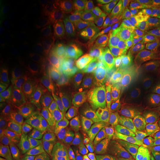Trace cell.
Segmentation results:
<instances>
[{
  "label": "cell",
  "instance_id": "obj_1",
  "mask_svg": "<svg viewBox=\"0 0 160 160\" xmlns=\"http://www.w3.org/2000/svg\"><path fill=\"white\" fill-rule=\"evenodd\" d=\"M133 69L137 93L147 97L159 93L160 61L157 52H148L133 60Z\"/></svg>",
  "mask_w": 160,
  "mask_h": 160
},
{
  "label": "cell",
  "instance_id": "obj_11",
  "mask_svg": "<svg viewBox=\"0 0 160 160\" xmlns=\"http://www.w3.org/2000/svg\"><path fill=\"white\" fill-rule=\"evenodd\" d=\"M86 122L90 129L97 133L110 131L109 119L105 109L101 106L93 108L88 113Z\"/></svg>",
  "mask_w": 160,
  "mask_h": 160
},
{
  "label": "cell",
  "instance_id": "obj_21",
  "mask_svg": "<svg viewBox=\"0 0 160 160\" xmlns=\"http://www.w3.org/2000/svg\"><path fill=\"white\" fill-rule=\"evenodd\" d=\"M158 53H159V61H160V48L158 50Z\"/></svg>",
  "mask_w": 160,
  "mask_h": 160
},
{
  "label": "cell",
  "instance_id": "obj_12",
  "mask_svg": "<svg viewBox=\"0 0 160 160\" xmlns=\"http://www.w3.org/2000/svg\"><path fill=\"white\" fill-rule=\"evenodd\" d=\"M139 10L144 22L160 32V0L142 1Z\"/></svg>",
  "mask_w": 160,
  "mask_h": 160
},
{
  "label": "cell",
  "instance_id": "obj_19",
  "mask_svg": "<svg viewBox=\"0 0 160 160\" xmlns=\"http://www.w3.org/2000/svg\"><path fill=\"white\" fill-rule=\"evenodd\" d=\"M71 160H96L94 159H92L91 157H87L85 155H77L73 157Z\"/></svg>",
  "mask_w": 160,
  "mask_h": 160
},
{
  "label": "cell",
  "instance_id": "obj_20",
  "mask_svg": "<svg viewBox=\"0 0 160 160\" xmlns=\"http://www.w3.org/2000/svg\"><path fill=\"white\" fill-rule=\"evenodd\" d=\"M153 160H160V148L157 151V153H156L154 157H153Z\"/></svg>",
  "mask_w": 160,
  "mask_h": 160
},
{
  "label": "cell",
  "instance_id": "obj_5",
  "mask_svg": "<svg viewBox=\"0 0 160 160\" xmlns=\"http://www.w3.org/2000/svg\"><path fill=\"white\" fill-rule=\"evenodd\" d=\"M123 62H127V57L121 42L105 41L92 51L89 65L92 71H101Z\"/></svg>",
  "mask_w": 160,
  "mask_h": 160
},
{
  "label": "cell",
  "instance_id": "obj_18",
  "mask_svg": "<svg viewBox=\"0 0 160 160\" xmlns=\"http://www.w3.org/2000/svg\"><path fill=\"white\" fill-rule=\"evenodd\" d=\"M0 107L4 115H9L12 111L13 104L11 99L5 96H1L0 98Z\"/></svg>",
  "mask_w": 160,
  "mask_h": 160
},
{
  "label": "cell",
  "instance_id": "obj_2",
  "mask_svg": "<svg viewBox=\"0 0 160 160\" xmlns=\"http://www.w3.org/2000/svg\"><path fill=\"white\" fill-rule=\"evenodd\" d=\"M120 42L127 62L133 61L143 53L159 50L160 32L148 23L142 22L131 30Z\"/></svg>",
  "mask_w": 160,
  "mask_h": 160
},
{
  "label": "cell",
  "instance_id": "obj_7",
  "mask_svg": "<svg viewBox=\"0 0 160 160\" xmlns=\"http://www.w3.org/2000/svg\"><path fill=\"white\" fill-rule=\"evenodd\" d=\"M131 128L149 144L160 142V111L154 107H145L139 112Z\"/></svg>",
  "mask_w": 160,
  "mask_h": 160
},
{
  "label": "cell",
  "instance_id": "obj_16",
  "mask_svg": "<svg viewBox=\"0 0 160 160\" xmlns=\"http://www.w3.org/2000/svg\"><path fill=\"white\" fill-rule=\"evenodd\" d=\"M40 33L37 32H31L27 37H25L24 40L23 46L26 49H31L37 45V44L39 43V40L41 39V37L39 36Z\"/></svg>",
  "mask_w": 160,
  "mask_h": 160
},
{
  "label": "cell",
  "instance_id": "obj_6",
  "mask_svg": "<svg viewBox=\"0 0 160 160\" xmlns=\"http://www.w3.org/2000/svg\"><path fill=\"white\" fill-rule=\"evenodd\" d=\"M73 141L78 149L87 157L96 160L111 159L113 145L102 136L78 132L73 135Z\"/></svg>",
  "mask_w": 160,
  "mask_h": 160
},
{
  "label": "cell",
  "instance_id": "obj_15",
  "mask_svg": "<svg viewBox=\"0 0 160 160\" xmlns=\"http://www.w3.org/2000/svg\"><path fill=\"white\" fill-rule=\"evenodd\" d=\"M10 61L11 65L16 70L19 71H23L26 67V63L22 54L19 51L12 52L10 56Z\"/></svg>",
  "mask_w": 160,
  "mask_h": 160
},
{
  "label": "cell",
  "instance_id": "obj_3",
  "mask_svg": "<svg viewBox=\"0 0 160 160\" xmlns=\"http://www.w3.org/2000/svg\"><path fill=\"white\" fill-rule=\"evenodd\" d=\"M137 98V93L133 88L121 94L108 97L105 111L109 119L110 132L114 138L121 136L129 119L133 115Z\"/></svg>",
  "mask_w": 160,
  "mask_h": 160
},
{
  "label": "cell",
  "instance_id": "obj_9",
  "mask_svg": "<svg viewBox=\"0 0 160 160\" xmlns=\"http://www.w3.org/2000/svg\"><path fill=\"white\" fill-rule=\"evenodd\" d=\"M119 150L125 160H150L146 142L130 127L124 132Z\"/></svg>",
  "mask_w": 160,
  "mask_h": 160
},
{
  "label": "cell",
  "instance_id": "obj_4",
  "mask_svg": "<svg viewBox=\"0 0 160 160\" xmlns=\"http://www.w3.org/2000/svg\"><path fill=\"white\" fill-rule=\"evenodd\" d=\"M139 6L132 7L123 3L122 6L117 10L106 24L104 31L105 41H122L125 35L131 30L144 22Z\"/></svg>",
  "mask_w": 160,
  "mask_h": 160
},
{
  "label": "cell",
  "instance_id": "obj_13",
  "mask_svg": "<svg viewBox=\"0 0 160 160\" xmlns=\"http://www.w3.org/2000/svg\"><path fill=\"white\" fill-rule=\"evenodd\" d=\"M99 5L100 6V8L104 12V14L108 19H110L113 16L117 10L122 7L123 5L122 2L119 1H101L99 2Z\"/></svg>",
  "mask_w": 160,
  "mask_h": 160
},
{
  "label": "cell",
  "instance_id": "obj_17",
  "mask_svg": "<svg viewBox=\"0 0 160 160\" xmlns=\"http://www.w3.org/2000/svg\"><path fill=\"white\" fill-rule=\"evenodd\" d=\"M13 80V75L7 68L2 66L0 69V85L2 88H5L10 84Z\"/></svg>",
  "mask_w": 160,
  "mask_h": 160
},
{
  "label": "cell",
  "instance_id": "obj_10",
  "mask_svg": "<svg viewBox=\"0 0 160 160\" xmlns=\"http://www.w3.org/2000/svg\"><path fill=\"white\" fill-rule=\"evenodd\" d=\"M24 22L25 15L21 11L11 12L4 17L1 27L2 45H8L9 42L22 27Z\"/></svg>",
  "mask_w": 160,
  "mask_h": 160
},
{
  "label": "cell",
  "instance_id": "obj_14",
  "mask_svg": "<svg viewBox=\"0 0 160 160\" xmlns=\"http://www.w3.org/2000/svg\"><path fill=\"white\" fill-rule=\"evenodd\" d=\"M13 95L17 101L21 105H25L28 102V93L25 86L20 82H17L13 86Z\"/></svg>",
  "mask_w": 160,
  "mask_h": 160
},
{
  "label": "cell",
  "instance_id": "obj_8",
  "mask_svg": "<svg viewBox=\"0 0 160 160\" xmlns=\"http://www.w3.org/2000/svg\"><path fill=\"white\" fill-rule=\"evenodd\" d=\"M104 86L108 97H113L133 89L128 68V62L118 64L103 73Z\"/></svg>",
  "mask_w": 160,
  "mask_h": 160
}]
</instances>
